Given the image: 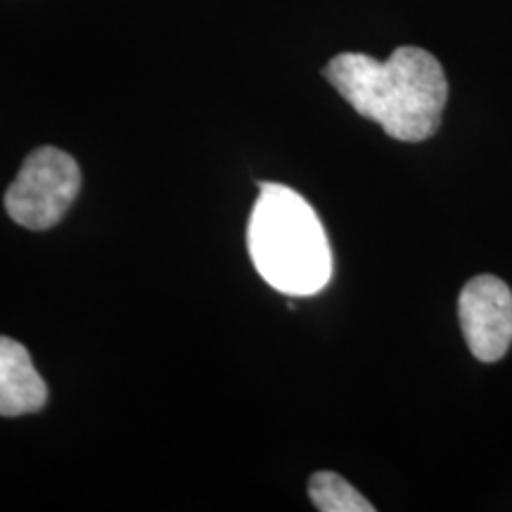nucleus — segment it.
<instances>
[{
	"label": "nucleus",
	"instance_id": "obj_1",
	"mask_svg": "<svg viewBox=\"0 0 512 512\" xmlns=\"http://www.w3.org/2000/svg\"><path fill=\"white\" fill-rule=\"evenodd\" d=\"M323 74L361 117L380 124L389 138L420 143L439 131L448 81L427 50L401 46L384 62L363 53H342L332 57Z\"/></svg>",
	"mask_w": 512,
	"mask_h": 512
},
{
	"label": "nucleus",
	"instance_id": "obj_2",
	"mask_svg": "<svg viewBox=\"0 0 512 512\" xmlns=\"http://www.w3.org/2000/svg\"><path fill=\"white\" fill-rule=\"evenodd\" d=\"M247 247L261 278L290 297L318 294L332 278V249L323 223L287 185L259 183Z\"/></svg>",
	"mask_w": 512,
	"mask_h": 512
},
{
	"label": "nucleus",
	"instance_id": "obj_3",
	"mask_svg": "<svg viewBox=\"0 0 512 512\" xmlns=\"http://www.w3.org/2000/svg\"><path fill=\"white\" fill-rule=\"evenodd\" d=\"M81 190V169L57 147H38L5 192V211L17 226L48 230L64 219Z\"/></svg>",
	"mask_w": 512,
	"mask_h": 512
},
{
	"label": "nucleus",
	"instance_id": "obj_4",
	"mask_svg": "<svg viewBox=\"0 0 512 512\" xmlns=\"http://www.w3.org/2000/svg\"><path fill=\"white\" fill-rule=\"evenodd\" d=\"M458 318L472 356L496 363L512 344V292L496 275H477L463 287Z\"/></svg>",
	"mask_w": 512,
	"mask_h": 512
},
{
	"label": "nucleus",
	"instance_id": "obj_5",
	"mask_svg": "<svg viewBox=\"0 0 512 512\" xmlns=\"http://www.w3.org/2000/svg\"><path fill=\"white\" fill-rule=\"evenodd\" d=\"M48 401V384L38 375L27 347L0 335V415L38 413Z\"/></svg>",
	"mask_w": 512,
	"mask_h": 512
},
{
	"label": "nucleus",
	"instance_id": "obj_6",
	"mask_svg": "<svg viewBox=\"0 0 512 512\" xmlns=\"http://www.w3.org/2000/svg\"><path fill=\"white\" fill-rule=\"evenodd\" d=\"M309 496L320 512H375V505L337 472H316L309 479Z\"/></svg>",
	"mask_w": 512,
	"mask_h": 512
}]
</instances>
